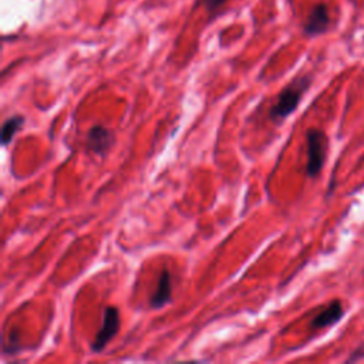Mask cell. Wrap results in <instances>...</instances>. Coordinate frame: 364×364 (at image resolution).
Segmentation results:
<instances>
[{"label": "cell", "mask_w": 364, "mask_h": 364, "mask_svg": "<svg viewBox=\"0 0 364 364\" xmlns=\"http://www.w3.org/2000/svg\"><path fill=\"white\" fill-rule=\"evenodd\" d=\"M311 75H299L293 78L277 95L274 104L269 108V117L274 122H282L296 111L303 95L311 85Z\"/></svg>", "instance_id": "1"}, {"label": "cell", "mask_w": 364, "mask_h": 364, "mask_svg": "<svg viewBox=\"0 0 364 364\" xmlns=\"http://www.w3.org/2000/svg\"><path fill=\"white\" fill-rule=\"evenodd\" d=\"M306 144H307V161H306V173L309 178H316L327 158L328 152V138L318 128H309L306 132Z\"/></svg>", "instance_id": "2"}, {"label": "cell", "mask_w": 364, "mask_h": 364, "mask_svg": "<svg viewBox=\"0 0 364 364\" xmlns=\"http://www.w3.org/2000/svg\"><path fill=\"white\" fill-rule=\"evenodd\" d=\"M119 330V311L115 306H105L102 311V323L100 330L97 331L90 348L92 353H101L111 338Z\"/></svg>", "instance_id": "3"}, {"label": "cell", "mask_w": 364, "mask_h": 364, "mask_svg": "<svg viewBox=\"0 0 364 364\" xmlns=\"http://www.w3.org/2000/svg\"><path fill=\"white\" fill-rule=\"evenodd\" d=\"M330 26V11L327 4L324 3H317L311 7L304 24H303V31L309 37H316L327 31Z\"/></svg>", "instance_id": "4"}, {"label": "cell", "mask_w": 364, "mask_h": 364, "mask_svg": "<svg viewBox=\"0 0 364 364\" xmlns=\"http://www.w3.org/2000/svg\"><path fill=\"white\" fill-rule=\"evenodd\" d=\"M85 144L91 152L97 155H105L114 145V134L105 125L95 124L88 129Z\"/></svg>", "instance_id": "5"}, {"label": "cell", "mask_w": 364, "mask_h": 364, "mask_svg": "<svg viewBox=\"0 0 364 364\" xmlns=\"http://www.w3.org/2000/svg\"><path fill=\"white\" fill-rule=\"evenodd\" d=\"M343 316H344L343 303L336 299V300L330 301L323 310H320V311L311 318L310 328H313V330H321V328L331 327V326H334L336 323H338Z\"/></svg>", "instance_id": "6"}, {"label": "cell", "mask_w": 364, "mask_h": 364, "mask_svg": "<svg viewBox=\"0 0 364 364\" xmlns=\"http://www.w3.org/2000/svg\"><path fill=\"white\" fill-rule=\"evenodd\" d=\"M172 300V280L171 272L168 269H162L155 290L149 297V307L151 309H161Z\"/></svg>", "instance_id": "7"}, {"label": "cell", "mask_w": 364, "mask_h": 364, "mask_svg": "<svg viewBox=\"0 0 364 364\" xmlns=\"http://www.w3.org/2000/svg\"><path fill=\"white\" fill-rule=\"evenodd\" d=\"M23 124H24V117H23V115H11V117H9V118L3 122V125H1V134H0V136H1V145H3V146H7V145L11 142V139L14 138V135L21 129Z\"/></svg>", "instance_id": "8"}, {"label": "cell", "mask_w": 364, "mask_h": 364, "mask_svg": "<svg viewBox=\"0 0 364 364\" xmlns=\"http://www.w3.org/2000/svg\"><path fill=\"white\" fill-rule=\"evenodd\" d=\"M361 360H364V344L354 348L350 353V355L346 358V363H357V361H361Z\"/></svg>", "instance_id": "9"}, {"label": "cell", "mask_w": 364, "mask_h": 364, "mask_svg": "<svg viewBox=\"0 0 364 364\" xmlns=\"http://www.w3.org/2000/svg\"><path fill=\"white\" fill-rule=\"evenodd\" d=\"M225 1H226V0H202L205 9L209 10V11H213V10L219 9Z\"/></svg>", "instance_id": "10"}]
</instances>
